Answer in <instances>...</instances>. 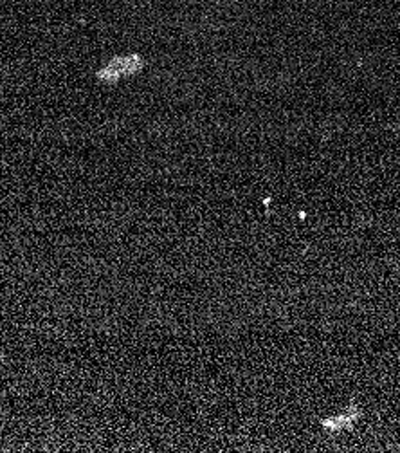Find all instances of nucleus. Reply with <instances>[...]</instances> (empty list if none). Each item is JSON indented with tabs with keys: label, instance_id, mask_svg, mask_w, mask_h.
<instances>
[{
	"label": "nucleus",
	"instance_id": "obj_1",
	"mask_svg": "<svg viewBox=\"0 0 400 453\" xmlns=\"http://www.w3.org/2000/svg\"><path fill=\"white\" fill-rule=\"evenodd\" d=\"M144 67V60L139 55L115 56L97 72V78L105 83H117L123 76H132Z\"/></svg>",
	"mask_w": 400,
	"mask_h": 453
},
{
	"label": "nucleus",
	"instance_id": "obj_2",
	"mask_svg": "<svg viewBox=\"0 0 400 453\" xmlns=\"http://www.w3.org/2000/svg\"><path fill=\"white\" fill-rule=\"evenodd\" d=\"M359 415H361V412H359L355 406H348L346 412H343L341 415H335V417H330V419H324L321 424L332 431H341V430H344V428L348 430V428H351L353 421H355Z\"/></svg>",
	"mask_w": 400,
	"mask_h": 453
}]
</instances>
